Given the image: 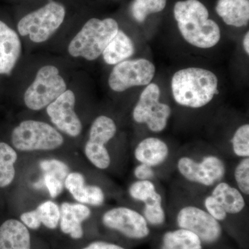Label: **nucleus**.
I'll list each match as a JSON object with an SVG mask.
<instances>
[{"instance_id":"obj_27","label":"nucleus","mask_w":249,"mask_h":249,"mask_svg":"<svg viewBox=\"0 0 249 249\" xmlns=\"http://www.w3.org/2000/svg\"><path fill=\"white\" fill-rule=\"evenodd\" d=\"M64 186L75 200L84 204L87 185L83 174L78 172L69 173L64 181Z\"/></svg>"},{"instance_id":"obj_33","label":"nucleus","mask_w":249,"mask_h":249,"mask_svg":"<svg viewBox=\"0 0 249 249\" xmlns=\"http://www.w3.org/2000/svg\"><path fill=\"white\" fill-rule=\"evenodd\" d=\"M44 183L48 190L49 196L52 199H55L62 193L64 189V181L55 178L50 174H44Z\"/></svg>"},{"instance_id":"obj_38","label":"nucleus","mask_w":249,"mask_h":249,"mask_svg":"<svg viewBox=\"0 0 249 249\" xmlns=\"http://www.w3.org/2000/svg\"><path fill=\"white\" fill-rule=\"evenodd\" d=\"M34 186L36 187V189H41V188H44L45 186V183H44L43 178L39 180L37 182L35 183Z\"/></svg>"},{"instance_id":"obj_25","label":"nucleus","mask_w":249,"mask_h":249,"mask_svg":"<svg viewBox=\"0 0 249 249\" xmlns=\"http://www.w3.org/2000/svg\"><path fill=\"white\" fill-rule=\"evenodd\" d=\"M167 0H134L131 6V14L137 22H143L149 15L163 11Z\"/></svg>"},{"instance_id":"obj_17","label":"nucleus","mask_w":249,"mask_h":249,"mask_svg":"<svg viewBox=\"0 0 249 249\" xmlns=\"http://www.w3.org/2000/svg\"><path fill=\"white\" fill-rule=\"evenodd\" d=\"M170 155L168 144L162 139L150 137L142 139L134 149V156L139 163L152 168L163 164Z\"/></svg>"},{"instance_id":"obj_37","label":"nucleus","mask_w":249,"mask_h":249,"mask_svg":"<svg viewBox=\"0 0 249 249\" xmlns=\"http://www.w3.org/2000/svg\"><path fill=\"white\" fill-rule=\"evenodd\" d=\"M243 47L244 49H245L246 53L247 55L249 54V33L247 32V34H245V37H244L243 39Z\"/></svg>"},{"instance_id":"obj_14","label":"nucleus","mask_w":249,"mask_h":249,"mask_svg":"<svg viewBox=\"0 0 249 249\" xmlns=\"http://www.w3.org/2000/svg\"><path fill=\"white\" fill-rule=\"evenodd\" d=\"M58 229L62 235L73 242L85 237L84 223L91 216V209L80 203L63 202L60 205Z\"/></svg>"},{"instance_id":"obj_26","label":"nucleus","mask_w":249,"mask_h":249,"mask_svg":"<svg viewBox=\"0 0 249 249\" xmlns=\"http://www.w3.org/2000/svg\"><path fill=\"white\" fill-rule=\"evenodd\" d=\"M231 143L232 150L236 157L240 158L249 157V124H242L234 132Z\"/></svg>"},{"instance_id":"obj_3","label":"nucleus","mask_w":249,"mask_h":249,"mask_svg":"<svg viewBox=\"0 0 249 249\" xmlns=\"http://www.w3.org/2000/svg\"><path fill=\"white\" fill-rule=\"evenodd\" d=\"M119 24L112 18L90 19L72 39L68 47L71 56L92 61L102 55L103 51L119 31Z\"/></svg>"},{"instance_id":"obj_22","label":"nucleus","mask_w":249,"mask_h":249,"mask_svg":"<svg viewBox=\"0 0 249 249\" xmlns=\"http://www.w3.org/2000/svg\"><path fill=\"white\" fill-rule=\"evenodd\" d=\"M17 160L18 154L14 147L0 142V188H6L14 181Z\"/></svg>"},{"instance_id":"obj_23","label":"nucleus","mask_w":249,"mask_h":249,"mask_svg":"<svg viewBox=\"0 0 249 249\" xmlns=\"http://www.w3.org/2000/svg\"><path fill=\"white\" fill-rule=\"evenodd\" d=\"M142 215L146 219L149 225L160 227L166 219V214L163 205V197L159 192L143 203Z\"/></svg>"},{"instance_id":"obj_20","label":"nucleus","mask_w":249,"mask_h":249,"mask_svg":"<svg viewBox=\"0 0 249 249\" xmlns=\"http://www.w3.org/2000/svg\"><path fill=\"white\" fill-rule=\"evenodd\" d=\"M134 52L133 41L124 31L119 30L103 51L102 55L108 65H116L130 58Z\"/></svg>"},{"instance_id":"obj_10","label":"nucleus","mask_w":249,"mask_h":249,"mask_svg":"<svg viewBox=\"0 0 249 249\" xmlns=\"http://www.w3.org/2000/svg\"><path fill=\"white\" fill-rule=\"evenodd\" d=\"M155 73V65L147 59L124 60L113 68L108 84L113 91L123 92L133 87L147 86Z\"/></svg>"},{"instance_id":"obj_31","label":"nucleus","mask_w":249,"mask_h":249,"mask_svg":"<svg viewBox=\"0 0 249 249\" xmlns=\"http://www.w3.org/2000/svg\"><path fill=\"white\" fill-rule=\"evenodd\" d=\"M204 207L208 213L218 222H223L228 217V214L222 205L213 196H206L204 199Z\"/></svg>"},{"instance_id":"obj_1","label":"nucleus","mask_w":249,"mask_h":249,"mask_svg":"<svg viewBox=\"0 0 249 249\" xmlns=\"http://www.w3.org/2000/svg\"><path fill=\"white\" fill-rule=\"evenodd\" d=\"M174 16L183 38L193 47L211 49L220 41V28L209 19V11L201 1H178L174 6Z\"/></svg>"},{"instance_id":"obj_9","label":"nucleus","mask_w":249,"mask_h":249,"mask_svg":"<svg viewBox=\"0 0 249 249\" xmlns=\"http://www.w3.org/2000/svg\"><path fill=\"white\" fill-rule=\"evenodd\" d=\"M117 126L109 116H98L90 127L89 139L85 145V155L90 163L99 170L110 166L111 157L106 144L114 138Z\"/></svg>"},{"instance_id":"obj_28","label":"nucleus","mask_w":249,"mask_h":249,"mask_svg":"<svg viewBox=\"0 0 249 249\" xmlns=\"http://www.w3.org/2000/svg\"><path fill=\"white\" fill-rule=\"evenodd\" d=\"M157 192L155 183L150 180H136L128 188L129 196L134 201L142 204L152 198Z\"/></svg>"},{"instance_id":"obj_4","label":"nucleus","mask_w":249,"mask_h":249,"mask_svg":"<svg viewBox=\"0 0 249 249\" xmlns=\"http://www.w3.org/2000/svg\"><path fill=\"white\" fill-rule=\"evenodd\" d=\"M14 148L21 152L49 151L62 146L64 138L55 127L42 121H22L11 134Z\"/></svg>"},{"instance_id":"obj_11","label":"nucleus","mask_w":249,"mask_h":249,"mask_svg":"<svg viewBox=\"0 0 249 249\" xmlns=\"http://www.w3.org/2000/svg\"><path fill=\"white\" fill-rule=\"evenodd\" d=\"M103 227L129 240L146 238L150 233L148 223L141 213L125 206L108 210L101 217Z\"/></svg>"},{"instance_id":"obj_2","label":"nucleus","mask_w":249,"mask_h":249,"mask_svg":"<svg viewBox=\"0 0 249 249\" xmlns=\"http://www.w3.org/2000/svg\"><path fill=\"white\" fill-rule=\"evenodd\" d=\"M218 83L213 72L199 67H188L173 75L172 93L179 106L199 109L209 104L219 93Z\"/></svg>"},{"instance_id":"obj_7","label":"nucleus","mask_w":249,"mask_h":249,"mask_svg":"<svg viewBox=\"0 0 249 249\" xmlns=\"http://www.w3.org/2000/svg\"><path fill=\"white\" fill-rule=\"evenodd\" d=\"M160 87L150 83L142 90L132 111V117L137 124H145L155 133H160L166 128L171 116V107L160 102Z\"/></svg>"},{"instance_id":"obj_5","label":"nucleus","mask_w":249,"mask_h":249,"mask_svg":"<svg viewBox=\"0 0 249 249\" xmlns=\"http://www.w3.org/2000/svg\"><path fill=\"white\" fill-rule=\"evenodd\" d=\"M65 17V7L60 3L51 1L22 18L18 24V31L21 36H29L36 43L45 42L58 30Z\"/></svg>"},{"instance_id":"obj_8","label":"nucleus","mask_w":249,"mask_h":249,"mask_svg":"<svg viewBox=\"0 0 249 249\" xmlns=\"http://www.w3.org/2000/svg\"><path fill=\"white\" fill-rule=\"evenodd\" d=\"M178 173L191 183L204 187H212L222 181L227 166L224 160L214 155H207L200 160L183 156L177 162Z\"/></svg>"},{"instance_id":"obj_13","label":"nucleus","mask_w":249,"mask_h":249,"mask_svg":"<svg viewBox=\"0 0 249 249\" xmlns=\"http://www.w3.org/2000/svg\"><path fill=\"white\" fill-rule=\"evenodd\" d=\"M76 97L71 90H66L47 107L52 124L58 130L71 137H77L83 129L81 121L74 111Z\"/></svg>"},{"instance_id":"obj_24","label":"nucleus","mask_w":249,"mask_h":249,"mask_svg":"<svg viewBox=\"0 0 249 249\" xmlns=\"http://www.w3.org/2000/svg\"><path fill=\"white\" fill-rule=\"evenodd\" d=\"M38 214L42 228L54 231L58 229L60 219V209L53 201L47 200L41 203L36 209Z\"/></svg>"},{"instance_id":"obj_36","label":"nucleus","mask_w":249,"mask_h":249,"mask_svg":"<svg viewBox=\"0 0 249 249\" xmlns=\"http://www.w3.org/2000/svg\"><path fill=\"white\" fill-rule=\"evenodd\" d=\"M155 168L149 165L139 163L134 168L133 174L137 180H150L152 181L155 178Z\"/></svg>"},{"instance_id":"obj_15","label":"nucleus","mask_w":249,"mask_h":249,"mask_svg":"<svg viewBox=\"0 0 249 249\" xmlns=\"http://www.w3.org/2000/svg\"><path fill=\"white\" fill-rule=\"evenodd\" d=\"M32 232L19 219H6L0 224V249H36Z\"/></svg>"},{"instance_id":"obj_30","label":"nucleus","mask_w":249,"mask_h":249,"mask_svg":"<svg viewBox=\"0 0 249 249\" xmlns=\"http://www.w3.org/2000/svg\"><path fill=\"white\" fill-rule=\"evenodd\" d=\"M40 168L44 174H50L62 181H65V178L70 173L68 165L62 160L55 159L41 160Z\"/></svg>"},{"instance_id":"obj_19","label":"nucleus","mask_w":249,"mask_h":249,"mask_svg":"<svg viewBox=\"0 0 249 249\" xmlns=\"http://www.w3.org/2000/svg\"><path fill=\"white\" fill-rule=\"evenodd\" d=\"M211 195L222 205L228 214H240L245 209L244 195L237 188L225 181L214 185Z\"/></svg>"},{"instance_id":"obj_21","label":"nucleus","mask_w":249,"mask_h":249,"mask_svg":"<svg viewBox=\"0 0 249 249\" xmlns=\"http://www.w3.org/2000/svg\"><path fill=\"white\" fill-rule=\"evenodd\" d=\"M202 244L194 232L178 228L165 232L160 249H202Z\"/></svg>"},{"instance_id":"obj_6","label":"nucleus","mask_w":249,"mask_h":249,"mask_svg":"<svg viewBox=\"0 0 249 249\" xmlns=\"http://www.w3.org/2000/svg\"><path fill=\"white\" fill-rule=\"evenodd\" d=\"M66 90V83L59 73L58 68L53 65H47L38 70L35 80L28 88L24 93V103L31 110H40Z\"/></svg>"},{"instance_id":"obj_16","label":"nucleus","mask_w":249,"mask_h":249,"mask_svg":"<svg viewBox=\"0 0 249 249\" xmlns=\"http://www.w3.org/2000/svg\"><path fill=\"white\" fill-rule=\"evenodd\" d=\"M22 51L17 33L0 20V74H10Z\"/></svg>"},{"instance_id":"obj_32","label":"nucleus","mask_w":249,"mask_h":249,"mask_svg":"<svg viewBox=\"0 0 249 249\" xmlns=\"http://www.w3.org/2000/svg\"><path fill=\"white\" fill-rule=\"evenodd\" d=\"M106 200L104 192L97 185H87L84 204L101 206Z\"/></svg>"},{"instance_id":"obj_18","label":"nucleus","mask_w":249,"mask_h":249,"mask_svg":"<svg viewBox=\"0 0 249 249\" xmlns=\"http://www.w3.org/2000/svg\"><path fill=\"white\" fill-rule=\"evenodd\" d=\"M216 12L227 25L247 26L249 21V0H218Z\"/></svg>"},{"instance_id":"obj_35","label":"nucleus","mask_w":249,"mask_h":249,"mask_svg":"<svg viewBox=\"0 0 249 249\" xmlns=\"http://www.w3.org/2000/svg\"><path fill=\"white\" fill-rule=\"evenodd\" d=\"M73 249H126L119 244L109 241L94 240L90 241L83 245H79Z\"/></svg>"},{"instance_id":"obj_29","label":"nucleus","mask_w":249,"mask_h":249,"mask_svg":"<svg viewBox=\"0 0 249 249\" xmlns=\"http://www.w3.org/2000/svg\"><path fill=\"white\" fill-rule=\"evenodd\" d=\"M237 188L244 195H249V157L241 159L234 170Z\"/></svg>"},{"instance_id":"obj_12","label":"nucleus","mask_w":249,"mask_h":249,"mask_svg":"<svg viewBox=\"0 0 249 249\" xmlns=\"http://www.w3.org/2000/svg\"><path fill=\"white\" fill-rule=\"evenodd\" d=\"M176 222L178 228L194 232L204 243H215L222 235L220 222L198 206H183L177 214Z\"/></svg>"},{"instance_id":"obj_34","label":"nucleus","mask_w":249,"mask_h":249,"mask_svg":"<svg viewBox=\"0 0 249 249\" xmlns=\"http://www.w3.org/2000/svg\"><path fill=\"white\" fill-rule=\"evenodd\" d=\"M19 220L32 231H37L42 229V224L36 210L23 213L19 216Z\"/></svg>"}]
</instances>
